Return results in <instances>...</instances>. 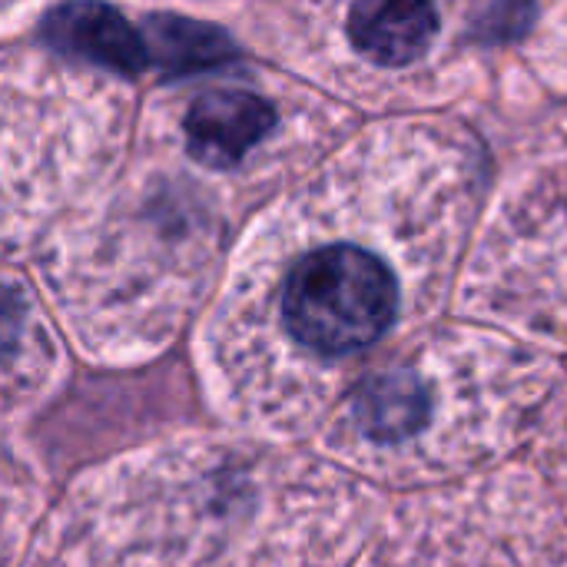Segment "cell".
Listing matches in <instances>:
<instances>
[{
	"label": "cell",
	"mask_w": 567,
	"mask_h": 567,
	"mask_svg": "<svg viewBox=\"0 0 567 567\" xmlns=\"http://www.w3.org/2000/svg\"><path fill=\"white\" fill-rule=\"evenodd\" d=\"M402 286L382 249L365 239L302 246L279 272L272 316L299 359L332 365L379 346L399 322Z\"/></svg>",
	"instance_id": "6da1fadb"
},
{
	"label": "cell",
	"mask_w": 567,
	"mask_h": 567,
	"mask_svg": "<svg viewBox=\"0 0 567 567\" xmlns=\"http://www.w3.org/2000/svg\"><path fill=\"white\" fill-rule=\"evenodd\" d=\"M183 130L193 159L213 169H236L276 130V110L252 90L219 86L189 103Z\"/></svg>",
	"instance_id": "7a4b0ae2"
},
{
	"label": "cell",
	"mask_w": 567,
	"mask_h": 567,
	"mask_svg": "<svg viewBox=\"0 0 567 567\" xmlns=\"http://www.w3.org/2000/svg\"><path fill=\"white\" fill-rule=\"evenodd\" d=\"M43 33L53 47L123 76H136L153 63V47L113 7H100V3L56 7L53 13H47Z\"/></svg>",
	"instance_id": "3957f363"
},
{
	"label": "cell",
	"mask_w": 567,
	"mask_h": 567,
	"mask_svg": "<svg viewBox=\"0 0 567 567\" xmlns=\"http://www.w3.org/2000/svg\"><path fill=\"white\" fill-rule=\"evenodd\" d=\"M439 37V10L429 3H355L349 40L379 66H405Z\"/></svg>",
	"instance_id": "277c9868"
},
{
	"label": "cell",
	"mask_w": 567,
	"mask_h": 567,
	"mask_svg": "<svg viewBox=\"0 0 567 567\" xmlns=\"http://www.w3.org/2000/svg\"><path fill=\"white\" fill-rule=\"evenodd\" d=\"M153 40V63H159L166 73H193L233 56V43L226 40V33L173 17L156 20Z\"/></svg>",
	"instance_id": "5b68a950"
},
{
	"label": "cell",
	"mask_w": 567,
	"mask_h": 567,
	"mask_svg": "<svg viewBox=\"0 0 567 567\" xmlns=\"http://www.w3.org/2000/svg\"><path fill=\"white\" fill-rule=\"evenodd\" d=\"M558 233H565L567 239V186L558 193ZM561 252H567V243L561 246Z\"/></svg>",
	"instance_id": "8992f818"
}]
</instances>
